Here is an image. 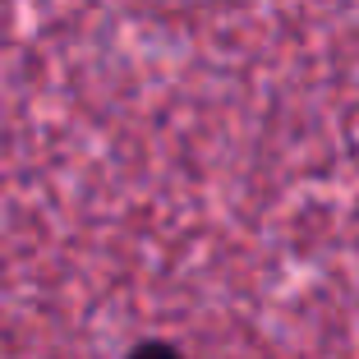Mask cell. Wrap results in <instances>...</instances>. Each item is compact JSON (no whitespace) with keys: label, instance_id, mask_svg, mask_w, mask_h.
Instances as JSON below:
<instances>
[{"label":"cell","instance_id":"obj_1","mask_svg":"<svg viewBox=\"0 0 359 359\" xmlns=\"http://www.w3.org/2000/svg\"><path fill=\"white\" fill-rule=\"evenodd\" d=\"M129 359H184V355H180V350H170V346H161V341H157V346H143V350H134Z\"/></svg>","mask_w":359,"mask_h":359}]
</instances>
